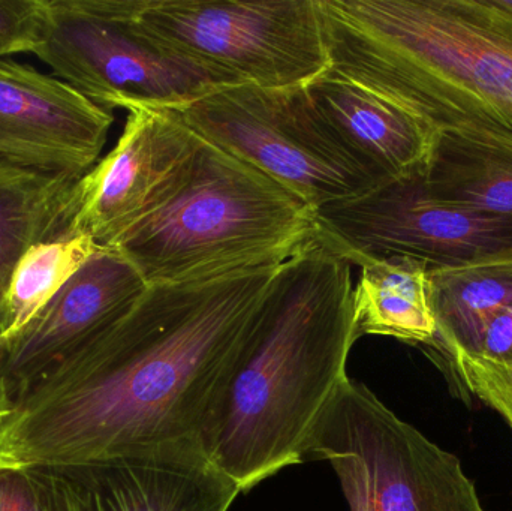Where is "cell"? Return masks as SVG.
<instances>
[{
  "label": "cell",
  "mask_w": 512,
  "mask_h": 511,
  "mask_svg": "<svg viewBox=\"0 0 512 511\" xmlns=\"http://www.w3.org/2000/svg\"><path fill=\"white\" fill-rule=\"evenodd\" d=\"M330 69L432 131L512 150V20L490 0H319Z\"/></svg>",
  "instance_id": "cell-3"
},
{
  "label": "cell",
  "mask_w": 512,
  "mask_h": 511,
  "mask_svg": "<svg viewBox=\"0 0 512 511\" xmlns=\"http://www.w3.org/2000/svg\"><path fill=\"white\" fill-rule=\"evenodd\" d=\"M116 146L74 188L62 237L116 248L182 189L201 137L177 111L128 108Z\"/></svg>",
  "instance_id": "cell-10"
},
{
  "label": "cell",
  "mask_w": 512,
  "mask_h": 511,
  "mask_svg": "<svg viewBox=\"0 0 512 511\" xmlns=\"http://www.w3.org/2000/svg\"><path fill=\"white\" fill-rule=\"evenodd\" d=\"M177 113L203 140L252 165L316 212L388 182L337 137L306 86L227 87Z\"/></svg>",
  "instance_id": "cell-7"
},
{
  "label": "cell",
  "mask_w": 512,
  "mask_h": 511,
  "mask_svg": "<svg viewBox=\"0 0 512 511\" xmlns=\"http://www.w3.org/2000/svg\"><path fill=\"white\" fill-rule=\"evenodd\" d=\"M306 89L337 137L379 176L426 171L436 132L417 117L330 68Z\"/></svg>",
  "instance_id": "cell-14"
},
{
  "label": "cell",
  "mask_w": 512,
  "mask_h": 511,
  "mask_svg": "<svg viewBox=\"0 0 512 511\" xmlns=\"http://www.w3.org/2000/svg\"><path fill=\"white\" fill-rule=\"evenodd\" d=\"M429 297L436 336L427 348L447 365L474 357L487 326L512 305V260L429 269Z\"/></svg>",
  "instance_id": "cell-16"
},
{
  "label": "cell",
  "mask_w": 512,
  "mask_h": 511,
  "mask_svg": "<svg viewBox=\"0 0 512 511\" xmlns=\"http://www.w3.org/2000/svg\"><path fill=\"white\" fill-rule=\"evenodd\" d=\"M146 288L122 252L99 249L29 323L0 339V371L12 407L24 390L107 332Z\"/></svg>",
  "instance_id": "cell-12"
},
{
  "label": "cell",
  "mask_w": 512,
  "mask_h": 511,
  "mask_svg": "<svg viewBox=\"0 0 512 511\" xmlns=\"http://www.w3.org/2000/svg\"><path fill=\"white\" fill-rule=\"evenodd\" d=\"M492 5L499 11L504 12L512 20V0H490Z\"/></svg>",
  "instance_id": "cell-25"
},
{
  "label": "cell",
  "mask_w": 512,
  "mask_h": 511,
  "mask_svg": "<svg viewBox=\"0 0 512 511\" xmlns=\"http://www.w3.org/2000/svg\"><path fill=\"white\" fill-rule=\"evenodd\" d=\"M316 236L315 209L203 140L182 189L113 249L150 287L277 267Z\"/></svg>",
  "instance_id": "cell-4"
},
{
  "label": "cell",
  "mask_w": 512,
  "mask_h": 511,
  "mask_svg": "<svg viewBox=\"0 0 512 511\" xmlns=\"http://www.w3.org/2000/svg\"><path fill=\"white\" fill-rule=\"evenodd\" d=\"M424 189L438 203L512 216V150L438 131L424 171Z\"/></svg>",
  "instance_id": "cell-18"
},
{
  "label": "cell",
  "mask_w": 512,
  "mask_h": 511,
  "mask_svg": "<svg viewBox=\"0 0 512 511\" xmlns=\"http://www.w3.org/2000/svg\"><path fill=\"white\" fill-rule=\"evenodd\" d=\"M12 411L11 396L6 389L5 380H3L2 371H0V426L8 419Z\"/></svg>",
  "instance_id": "cell-24"
},
{
  "label": "cell",
  "mask_w": 512,
  "mask_h": 511,
  "mask_svg": "<svg viewBox=\"0 0 512 511\" xmlns=\"http://www.w3.org/2000/svg\"><path fill=\"white\" fill-rule=\"evenodd\" d=\"M23 468L41 511H228L240 494L195 449Z\"/></svg>",
  "instance_id": "cell-11"
},
{
  "label": "cell",
  "mask_w": 512,
  "mask_h": 511,
  "mask_svg": "<svg viewBox=\"0 0 512 511\" xmlns=\"http://www.w3.org/2000/svg\"><path fill=\"white\" fill-rule=\"evenodd\" d=\"M54 77L111 108L183 111L233 87L156 47L132 23L128 0H45L33 53Z\"/></svg>",
  "instance_id": "cell-8"
},
{
  "label": "cell",
  "mask_w": 512,
  "mask_h": 511,
  "mask_svg": "<svg viewBox=\"0 0 512 511\" xmlns=\"http://www.w3.org/2000/svg\"><path fill=\"white\" fill-rule=\"evenodd\" d=\"M141 35L231 86H306L330 68L319 0H128Z\"/></svg>",
  "instance_id": "cell-5"
},
{
  "label": "cell",
  "mask_w": 512,
  "mask_h": 511,
  "mask_svg": "<svg viewBox=\"0 0 512 511\" xmlns=\"http://www.w3.org/2000/svg\"><path fill=\"white\" fill-rule=\"evenodd\" d=\"M448 365L468 392L495 410L512 431V368L468 356L454 357Z\"/></svg>",
  "instance_id": "cell-20"
},
{
  "label": "cell",
  "mask_w": 512,
  "mask_h": 511,
  "mask_svg": "<svg viewBox=\"0 0 512 511\" xmlns=\"http://www.w3.org/2000/svg\"><path fill=\"white\" fill-rule=\"evenodd\" d=\"M114 123L59 78L29 65H0V165L83 177L92 170Z\"/></svg>",
  "instance_id": "cell-13"
},
{
  "label": "cell",
  "mask_w": 512,
  "mask_h": 511,
  "mask_svg": "<svg viewBox=\"0 0 512 511\" xmlns=\"http://www.w3.org/2000/svg\"><path fill=\"white\" fill-rule=\"evenodd\" d=\"M474 357L512 368V305L487 326Z\"/></svg>",
  "instance_id": "cell-23"
},
{
  "label": "cell",
  "mask_w": 512,
  "mask_h": 511,
  "mask_svg": "<svg viewBox=\"0 0 512 511\" xmlns=\"http://www.w3.org/2000/svg\"><path fill=\"white\" fill-rule=\"evenodd\" d=\"M101 249L86 236L65 237L32 246L9 284L0 320V339L29 323L63 285Z\"/></svg>",
  "instance_id": "cell-19"
},
{
  "label": "cell",
  "mask_w": 512,
  "mask_h": 511,
  "mask_svg": "<svg viewBox=\"0 0 512 511\" xmlns=\"http://www.w3.org/2000/svg\"><path fill=\"white\" fill-rule=\"evenodd\" d=\"M351 264L319 242L277 267L200 438L242 492L307 456L357 338Z\"/></svg>",
  "instance_id": "cell-2"
},
{
  "label": "cell",
  "mask_w": 512,
  "mask_h": 511,
  "mask_svg": "<svg viewBox=\"0 0 512 511\" xmlns=\"http://www.w3.org/2000/svg\"><path fill=\"white\" fill-rule=\"evenodd\" d=\"M0 511H41L26 468L0 467Z\"/></svg>",
  "instance_id": "cell-22"
},
{
  "label": "cell",
  "mask_w": 512,
  "mask_h": 511,
  "mask_svg": "<svg viewBox=\"0 0 512 511\" xmlns=\"http://www.w3.org/2000/svg\"><path fill=\"white\" fill-rule=\"evenodd\" d=\"M307 455L333 467L349 511H486L456 455L349 377L316 423Z\"/></svg>",
  "instance_id": "cell-6"
},
{
  "label": "cell",
  "mask_w": 512,
  "mask_h": 511,
  "mask_svg": "<svg viewBox=\"0 0 512 511\" xmlns=\"http://www.w3.org/2000/svg\"><path fill=\"white\" fill-rule=\"evenodd\" d=\"M80 179L0 165V320L21 258L32 246L62 237Z\"/></svg>",
  "instance_id": "cell-17"
},
{
  "label": "cell",
  "mask_w": 512,
  "mask_h": 511,
  "mask_svg": "<svg viewBox=\"0 0 512 511\" xmlns=\"http://www.w3.org/2000/svg\"><path fill=\"white\" fill-rule=\"evenodd\" d=\"M45 0H0V60L33 53L38 44Z\"/></svg>",
  "instance_id": "cell-21"
},
{
  "label": "cell",
  "mask_w": 512,
  "mask_h": 511,
  "mask_svg": "<svg viewBox=\"0 0 512 511\" xmlns=\"http://www.w3.org/2000/svg\"><path fill=\"white\" fill-rule=\"evenodd\" d=\"M277 267L147 287L107 332L21 393L0 426V467L200 452Z\"/></svg>",
  "instance_id": "cell-1"
},
{
  "label": "cell",
  "mask_w": 512,
  "mask_h": 511,
  "mask_svg": "<svg viewBox=\"0 0 512 511\" xmlns=\"http://www.w3.org/2000/svg\"><path fill=\"white\" fill-rule=\"evenodd\" d=\"M3 60H0V65H2Z\"/></svg>",
  "instance_id": "cell-26"
},
{
  "label": "cell",
  "mask_w": 512,
  "mask_h": 511,
  "mask_svg": "<svg viewBox=\"0 0 512 511\" xmlns=\"http://www.w3.org/2000/svg\"><path fill=\"white\" fill-rule=\"evenodd\" d=\"M316 219L319 242L351 266L358 258L411 257L429 269L512 260V216L438 203L424 173L322 207Z\"/></svg>",
  "instance_id": "cell-9"
},
{
  "label": "cell",
  "mask_w": 512,
  "mask_h": 511,
  "mask_svg": "<svg viewBox=\"0 0 512 511\" xmlns=\"http://www.w3.org/2000/svg\"><path fill=\"white\" fill-rule=\"evenodd\" d=\"M352 290L355 338L375 335L430 347L436 323L430 308L429 266L411 257L358 258Z\"/></svg>",
  "instance_id": "cell-15"
}]
</instances>
